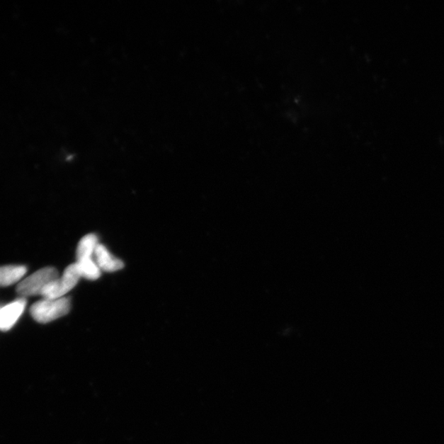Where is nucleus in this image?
<instances>
[{
	"label": "nucleus",
	"instance_id": "423d86ee",
	"mask_svg": "<svg viewBox=\"0 0 444 444\" xmlns=\"http://www.w3.org/2000/svg\"><path fill=\"white\" fill-rule=\"evenodd\" d=\"M27 268L22 265L0 267V287H8L17 283L27 273Z\"/></svg>",
	"mask_w": 444,
	"mask_h": 444
},
{
	"label": "nucleus",
	"instance_id": "6e6552de",
	"mask_svg": "<svg viewBox=\"0 0 444 444\" xmlns=\"http://www.w3.org/2000/svg\"><path fill=\"white\" fill-rule=\"evenodd\" d=\"M76 263L78 265L81 278L95 280L101 277V269L96 264L94 258L79 260Z\"/></svg>",
	"mask_w": 444,
	"mask_h": 444
},
{
	"label": "nucleus",
	"instance_id": "20e7f679",
	"mask_svg": "<svg viewBox=\"0 0 444 444\" xmlns=\"http://www.w3.org/2000/svg\"><path fill=\"white\" fill-rule=\"evenodd\" d=\"M25 306L27 300L22 297L0 307V330L5 331L11 329L21 317Z\"/></svg>",
	"mask_w": 444,
	"mask_h": 444
},
{
	"label": "nucleus",
	"instance_id": "39448f33",
	"mask_svg": "<svg viewBox=\"0 0 444 444\" xmlns=\"http://www.w3.org/2000/svg\"><path fill=\"white\" fill-rule=\"evenodd\" d=\"M94 259L101 271L114 273L125 267L124 262L113 256L101 244H99L96 249Z\"/></svg>",
	"mask_w": 444,
	"mask_h": 444
},
{
	"label": "nucleus",
	"instance_id": "7ed1b4c3",
	"mask_svg": "<svg viewBox=\"0 0 444 444\" xmlns=\"http://www.w3.org/2000/svg\"><path fill=\"white\" fill-rule=\"evenodd\" d=\"M81 275L78 265L73 263L64 270L62 277L59 278L45 287L42 292L43 298L59 299L74 289L79 282Z\"/></svg>",
	"mask_w": 444,
	"mask_h": 444
},
{
	"label": "nucleus",
	"instance_id": "0eeeda50",
	"mask_svg": "<svg viewBox=\"0 0 444 444\" xmlns=\"http://www.w3.org/2000/svg\"><path fill=\"white\" fill-rule=\"evenodd\" d=\"M99 244L98 237L95 234H89L81 238L76 247V261L94 258L96 249Z\"/></svg>",
	"mask_w": 444,
	"mask_h": 444
},
{
	"label": "nucleus",
	"instance_id": "f03ea898",
	"mask_svg": "<svg viewBox=\"0 0 444 444\" xmlns=\"http://www.w3.org/2000/svg\"><path fill=\"white\" fill-rule=\"evenodd\" d=\"M57 278H59L57 269L51 267L40 269L18 285L17 293L23 298L40 295L43 289Z\"/></svg>",
	"mask_w": 444,
	"mask_h": 444
},
{
	"label": "nucleus",
	"instance_id": "f257e3e1",
	"mask_svg": "<svg viewBox=\"0 0 444 444\" xmlns=\"http://www.w3.org/2000/svg\"><path fill=\"white\" fill-rule=\"evenodd\" d=\"M70 307V300L67 297L43 298L32 305L30 312L35 321L40 324H47L68 314Z\"/></svg>",
	"mask_w": 444,
	"mask_h": 444
}]
</instances>
